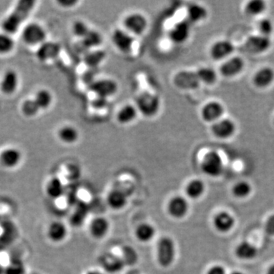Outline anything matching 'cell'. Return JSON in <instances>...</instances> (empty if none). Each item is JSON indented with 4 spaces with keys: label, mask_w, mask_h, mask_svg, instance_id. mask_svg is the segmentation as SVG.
Returning <instances> with one entry per match:
<instances>
[{
    "label": "cell",
    "mask_w": 274,
    "mask_h": 274,
    "mask_svg": "<svg viewBox=\"0 0 274 274\" xmlns=\"http://www.w3.org/2000/svg\"><path fill=\"white\" fill-rule=\"evenodd\" d=\"M35 1L33 0H21L17 3L12 13L3 21V26L5 32L7 34H15L23 22L28 18L34 9Z\"/></svg>",
    "instance_id": "obj_1"
},
{
    "label": "cell",
    "mask_w": 274,
    "mask_h": 274,
    "mask_svg": "<svg viewBox=\"0 0 274 274\" xmlns=\"http://www.w3.org/2000/svg\"><path fill=\"white\" fill-rule=\"evenodd\" d=\"M135 106L139 114L145 117H153L160 110V98L153 92H143L138 95Z\"/></svg>",
    "instance_id": "obj_2"
},
{
    "label": "cell",
    "mask_w": 274,
    "mask_h": 274,
    "mask_svg": "<svg viewBox=\"0 0 274 274\" xmlns=\"http://www.w3.org/2000/svg\"><path fill=\"white\" fill-rule=\"evenodd\" d=\"M200 167L205 175L217 178L223 172V161L219 153L213 150L204 155Z\"/></svg>",
    "instance_id": "obj_3"
},
{
    "label": "cell",
    "mask_w": 274,
    "mask_h": 274,
    "mask_svg": "<svg viewBox=\"0 0 274 274\" xmlns=\"http://www.w3.org/2000/svg\"><path fill=\"white\" fill-rule=\"evenodd\" d=\"M123 29L134 37L143 34L148 28V19L140 12L128 14L123 20Z\"/></svg>",
    "instance_id": "obj_4"
},
{
    "label": "cell",
    "mask_w": 274,
    "mask_h": 274,
    "mask_svg": "<svg viewBox=\"0 0 274 274\" xmlns=\"http://www.w3.org/2000/svg\"><path fill=\"white\" fill-rule=\"evenodd\" d=\"M175 244L171 238L163 237L159 240L157 247L158 262L162 267H168L175 261Z\"/></svg>",
    "instance_id": "obj_5"
},
{
    "label": "cell",
    "mask_w": 274,
    "mask_h": 274,
    "mask_svg": "<svg viewBox=\"0 0 274 274\" xmlns=\"http://www.w3.org/2000/svg\"><path fill=\"white\" fill-rule=\"evenodd\" d=\"M113 45L122 54H130L134 49L135 37L123 28H116L111 34Z\"/></svg>",
    "instance_id": "obj_6"
},
{
    "label": "cell",
    "mask_w": 274,
    "mask_h": 274,
    "mask_svg": "<svg viewBox=\"0 0 274 274\" xmlns=\"http://www.w3.org/2000/svg\"><path fill=\"white\" fill-rule=\"evenodd\" d=\"M90 89L97 97L109 100L117 94L118 85L114 79L104 78L91 83Z\"/></svg>",
    "instance_id": "obj_7"
},
{
    "label": "cell",
    "mask_w": 274,
    "mask_h": 274,
    "mask_svg": "<svg viewBox=\"0 0 274 274\" xmlns=\"http://www.w3.org/2000/svg\"><path fill=\"white\" fill-rule=\"evenodd\" d=\"M192 23L186 18L175 23L168 31V38L175 45H182L187 41L192 33Z\"/></svg>",
    "instance_id": "obj_8"
},
{
    "label": "cell",
    "mask_w": 274,
    "mask_h": 274,
    "mask_svg": "<svg viewBox=\"0 0 274 274\" xmlns=\"http://www.w3.org/2000/svg\"><path fill=\"white\" fill-rule=\"evenodd\" d=\"M175 87L181 90H194L200 86V81L197 77L196 71L181 70L175 73L173 77Z\"/></svg>",
    "instance_id": "obj_9"
},
{
    "label": "cell",
    "mask_w": 274,
    "mask_h": 274,
    "mask_svg": "<svg viewBox=\"0 0 274 274\" xmlns=\"http://www.w3.org/2000/svg\"><path fill=\"white\" fill-rule=\"evenodd\" d=\"M47 33L45 28L37 23H31L24 28L23 31V39L27 45H42L45 42Z\"/></svg>",
    "instance_id": "obj_10"
},
{
    "label": "cell",
    "mask_w": 274,
    "mask_h": 274,
    "mask_svg": "<svg viewBox=\"0 0 274 274\" xmlns=\"http://www.w3.org/2000/svg\"><path fill=\"white\" fill-rule=\"evenodd\" d=\"M271 45V39L270 37L258 34V35L250 36L247 39L245 48L251 54H260L267 52Z\"/></svg>",
    "instance_id": "obj_11"
},
{
    "label": "cell",
    "mask_w": 274,
    "mask_h": 274,
    "mask_svg": "<svg viewBox=\"0 0 274 274\" xmlns=\"http://www.w3.org/2000/svg\"><path fill=\"white\" fill-rule=\"evenodd\" d=\"M223 106L219 101H213L206 103L202 108L200 111V115L202 119L206 123H215L220 120L222 116L223 115Z\"/></svg>",
    "instance_id": "obj_12"
},
{
    "label": "cell",
    "mask_w": 274,
    "mask_h": 274,
    "mask_svg": "<svg viewBox=\"0 0 274 274\" xmlns=\"http://www.w3.org/2000/svg\"><path fill=\"white\" fill-rule=\"evenodd\" d=\"M236 131V123L228 118L220 119L218 121L213 123L211 126L212 134L221 139H228L233 137Z\"/></svg>",
    "instance_id": "obj_13"
},
{
    "label": "cell",
    "mask_w": 274,
    "mask_h": 274,
    "mask_svg": "<svg viewBox=\"0 0 274 274\" xmlns=\"http://www.w3.org/2000/svg\"><path fill=\"white\" fill-rule=\"evenodd\" d=\"M244 59L240 56H233L222 64L220 67V73L225 77H234L244 70Z\"/></svg>",
    "instance_id": "obj_14"
},
{
    "label": "cell",
    "mask_w": 274,
    "mask_h": 274,
    "mask_svg": "<svg viewBox=\"0 0 274 274\" xmlns=\"http://www.w3.org/2000/svg\"><path fill=\"white\" fill-rule=\"evenodd\" d=\"M167 210H168L169 214L174 218H184L188 213V202L184 197L177 196L169 201Z\"/></svg>",
    "instance_id": "obj_15"
},
{
    "label": "cell",
    "mask_w": 274,
    "mask_h": 274,
    "mask_svg": "<svg viewBox=\"0 0 274 274\" xmlns=\"http://www.w3.org/2000/svg\"><path fill=\"white\" fill-rule=\"evenodd\" d=\"M61 52V47L56 42H44L36 52V56L39 60L47 62L56 59Z\"/></svg>",
    "instance_id": "obj_16"
},
{
    "label": "cell",
    "mask_w": 274,
    "mask_h": 274,
    "mask_svg": "<svg viewBox=\"0 0 274 274\" xmlns=\"http://www.w3.org/2000/svg\"><path fill=\"white\" fill-rule=\"evenodd\" d=\"M234 50V45L229 40H221L215 42L211 46L209 54L215 60H221L233 54Z\"/></svg>",
    "instance_id": "obj_17"
},
{
    "label": "cell",
    "mask_w": 274,
    "mask_h": 274,
    "mask_svg": "<svg viewBox=\"0 0 274 274\" xmlns=\"http://www.w3.org/2000/svg\"><path fill=\"white\" fill-rule=\"evenodd\" d=\"M274 82V70L270 67H264L255 73L253 83L255 87L265 89Z\"/></svg>",
    "instance_id": "obj_18"
},
{
    "label": "cell",
    "mask_w": 274,
    "mask_h": 274,
    "mask_svg": "<svg viewBox=\"0 0 274 274\" xmlns=\"http://www.w3.org/2000/svg\"><path fill=\"white\" fill-rule=\"evenodd\" d=\"M102 43L103 37L101 33L94 29H91L86 37L80 40L81 48L85 51V54L91 50L98 49Z\"/></svg>",
    "instance_id": "obj_19"
},
{
    "label": "cell",
    "mask_w": 274,
    "mask_h": 274,
    "mask_svg": "<svg viewBox=\"0 0 274 274\" xmlns=\"http://www.w3.org/2000/svg\"><path fill=\"white\" fill-rule=\"evenodd\" d=\"M138 114L139 111L135 104H126L117 111L116 119L120 124L128 125L135 121Z\"/></svg>",
    "instance_id": "obj_20"
},
{
    "label": "cell",
    "mask_w": 274,
    "mask_h": 274,
    "mask_svg": "<svg viewBox=\"0 0 274 274\" xmlns=\"http://www.w3.org/2000/svg\"><path fill=\"white\" fill-rule=\"evenodd\" d=\"M21 160V153L15 148L6 149L0 154V163L7 168L16 167Z\"/></svg>",
    "instance_id": "obj_21"
},
{
    "label": "cell",
    "mask_w": 274,
    "mask_h": 274,
    "mask_svg": "<svg viewBox=\"0 0 274 274\" xmlns=\"http://www.w3.org/2000/svg\"><path fill=\"white\" fill-rule=\"evenodd\" d=\"M236 220L228 212H220L214 219V227L219 233H226L234 227Z\"/></svg>",
    "instance_id": "obj_22"
},
{
    "label": "cell",
    "mask_w": 274,
    "mask_h": 274,
    "mask_svg": "<svg viewBox=\"0 0 274 274\" xmlns=\"http://www.w3.org/2000/svg\"><path fill=\"white\" fill-rule=\"evenodd\" d=\"M208 16V11L206 7L197 3H192L187 6V19L192 24L201 23Z\"/></svg>",
    "instance_id": "obj_23"
},
{
    "label": "cell",
    "mask_w": 274,
    "mask_h": 274,
    "mask_svg": "<svg viewBox=\"0 0 274 274\" xmlns=\"http://www.w3.org/2000/svg\"><path fill=\"white\" fill-rule=\"evenodd\" d=\"M106 56L107 54L106 51L101 48H98V49L91 50L83 55V61L88 67L96 68L106 60Z\"/></svg>",
    "instance_id": "obj_24"
},
{
    "label": "cell",
    "mask_w": 274,
    "mask_h": 274,
    "mask_svg": "<svg viewBox=\"0 0 274 274\" xmlns=\"http://www.w3.org/2000/svg\"><path fill=\"white\" fill-rule=\"evenodd\" d=\"M18 84V77L17 73L13 70L6 72L2 79L0 89L6 95H10L16 90Z\"/></svg>",
    "instance_id": "obj_25"
},
{
    "label": "cell",
    "mask_w": 274,
    "mask_h": 274,
    "mask_svg": "<svg viewBox=\"0 0 274 274\" xmlns=\"http://www.w3.org/2000/svg\"><path fill=\"white\" fill-rule=\"evenodd\" d=\"M57 137L64 143L71 145L76 143L79 140L80 134L75 127L66 125L59 128L57 132Z\"/></svg>",
    "instance_id": "obj_26"
},
{
    "label": "cell",
    "mask_w": 274,
    "mask_h": 274,
    "mask_svg": "<svg viewBox=\"0 0 274 274\" xmlns=\"http://www.w3.org/2000/svg\"><path fill=\"white\" fill-rule=\"evenodd\" d=\"M67 228L64 223L60 222H54L49 225L48 230V236L52 242L59 243L67 238Z\"/></svg>",
    "instance_id": "obj_27"
},
{
    "label": "cell",
    "mask_w": 274,
    "mask_h": 274,
    "mask_svg": "<svg viewBox=\"0 0 274 274\" xmlns=\"http://www.w3.org/2000/svg\"><path fill=\"white\" fill-rule=\"evenodd\" d=\"M110 225L109 221L104 218H96L92 221L90 225L92 236L95 239H102L109 233Z\"/></svg>",
    "instance_id": "obj_28"
},
{
    "label": "cell",
    "mask_w": 274,
    "mask_h": 274,
    "mask_svg": "<svg viewBox=\"0 0 274 274\" xmlns=\"http://www.w3.org/2000/svg\"><path fill=\"white\" fill-rule=\"evenodd\" d=\"M236 257L241 260H252L258 255V249L252 244L243 242L239 244L235 250Z\"/></svg>",
    "instance_id": "obj_29"
},
{
    "label": "cell",
    "mask_w": 274,
    "mask_h": 274,
    "mask_svg": "<svg viewBox=\"0 0 274 274\" xmlns=\"http://www.w3.org/2000/svg\"><path fill=\"white\" fill-rule=\"evenodd\" d=\"M108 203L114 209H120L126 206L128 197L126 194L118 190L112 191L108 197Z\"/></svg>",
    "instance_id": "obj_30"
},
{
    "label": "cell",
    "mask_w": 274,
    "mask_h": 274,
    "mask_svg": "<svg viewBox=\"0 0 274 274\" xmlns=\"http://www.w3.org/2000/svg\"><path fill=\"white\" fill-rule=\"evenodd\" d=\"M156 236V229L153 225L148 223L141 224L136 230V236L141 242H149Z\"/></svg>",
    "instance_id": "obj_31"
},
{
    "label": "cell",
    "mask_w": 274,
    "mask_h": 274,
    "mask_svg": "<svg viewBox=\"0 0 274 274\" xmlns=\"http://www.w3.org/2000/svg\"><path fill=\"white\" fill-rule=\"evenodd\" d=\"M197 77L201 83L206 85L214 84L217 80V73L209 67H202L196 71Z\"/></svg>",
    "instance_id": "obj_32"
},
{
    "label": "cell",
    "mask_w": 274,
    "mask_h": 274,
    "mask_svg": "<svg viewBox=\"0 0 274 274\" xmlns=\"http://www.w3.org/2000/svg\"><path fill=\"white\" fill-rule=\"evenodd\" d=\"M204 192L205 184L201 180H192L186 187V194L192 199L200 198Z\"/></svg>",
    "instance_id": "obj_33"
},
{
    "label": "cell",
    "mask_w": 274,
    "mask_h": 274,
    "mask_svg": "<svg viewBox=\"0 0 274 274\" xmlns=\"http://www.w3.org/2000/svg\"><path fill=\"white\" fill-rule=\"evenodd\" d=\"M34 100L40 110L48 109L52 104V94L46 89H41L36 93Z\"/></svg>",
    "instance_id": "obj_34"
},
{
    "label": "cell",
    "mask_w": 274,
    "mask_h": 274,
    "mask_svg": "<svg viewBox=\"0 0 274 274\" xmlns=\"http://www.w3.org/2000/svg\"><path fill=\"white\" fill-rule=\"evenodd\" d=\"M46 192L48 195L53 199H57L64 194V187L60 180L54 178L50 180L47 184Z\"/></svg>",
    "instance_id": "obj_35"
},
{
    "label": "cell",
    "mask_w": 274,
    "mask_h": 274,
    "mask_svg": "<svg viewBox=\"0 0 274 274\" xmlns=\"http://www.w3.org/2000/svg\"><path fill=\"white\" fill-rule=\"evenodd\" d=\"M267 8L266 3L263 0H250L245 5V11L250 16L261 15Z\"/></svg>",
    "instance_id": "obj_36"
},
{
    "label": "cell",
    "mask_w": 274,
    "mask_h": 274,
    "mask_svg": "<svg viewBox=\"0 0 274 274\" xmlns=\"http://www.w3.org/2000/svg\"><path fill=\"white\" fill-rule=\"evenodd\" d=\"M251 191V185L247 181H239L235 184L233 188V194L238 198H245L248 197Z\"/></svg>",
    "instance_id": "obj_37"
},
{
    "label": "cell",
    "mask_w": 274,
    "mask_h": 274,
    "mask_svg": "<svg viewBox=\"0 0 274 274\" xmlns=\"http://www.w3.org/2000/svg\"><path fill=\"white\" fill-rule=\"evenodd\" d=\"M91 28L88 26L87 23H85L82 20H77L75 21L72 26V32L76 37L82 40L83 37H86V34L91 31Z\"/></svg>",
    "instance_id": "obj_38"
},
{
    "label": "cell",
    "mask_w": 274,
    "mask_h": 274,
    "mask_svg": "<svg viewBox=\"0 0 274 274\" xmlns=\"http://www.w3.org/2000/svg\"><path fill=\"white\" fill-rule=\"evenodd\" d=\"M22 111L25 115L28 116V117H33V116H35L40 110L33 98V99L26 100L23 102V106H22Z\"/></svg>",
    "instance_id": "obj_39"
},
{
    "label": "cell",
    "mask_w": 274,
    "mask_h": 274,
    "mask_svg": "<svg viewBox=\"0 0 274 274\" xmlns=\"http://www.w3.org/2000/svg\"><path fill=\"white\" fill-rule=\"evenodd\" d=\"M13 48V39L8 34H0V54H7Z\"/></svg>",
    "instance_id": "obj_40"
},
{
    "label": "cell",
    "mask_w": 274,
    "mask_h": 274,
    "mask_svg": "<svg viewBox=\"0 0 274 274\" xmlns=\"http://www.w3.org/2000/svg\"><path fill=\"white\" fill-rule=\"evenodd\" d=\"M274 26L273 22L269 18H264L261 19L258 23V30H259L260 34L270 37V34L273 33Z\"/></svg>",
    "instance_id": "obj_41"
},
{
    "label": "cell",
    "mask_w": 274,
    "mask_h": 274,
    "mask_svg": "<svg viewBox=\"0 0 274 274\" xmlns=\"http://www.w3.org/2000/svg\"><path fill=\"white\" fill-rule=\"evenodd\" d=\"M25 266L20 261H13L5 268L4 274H24Z\"/></svg>",
    "instance_id": "obj_42"
},
{
    "label": "cell",
    "mask_w": 274,
    "mask_h": 274,
    "mask_svg": "<svg viewBox=\"0 0 274 274\" xmlns=\"http://www.w3.org/2000/svg\"><path fill=\"white\" fill-rule=\"evenodd\" d=\"M123 265V261H120L118 258H110L109 260L106 261V267H107V270L111 272H117L122 268Z\"/></svg>",
    "instance_id": "obj_43"
},
{
    "label": "cell",
    "mask_w": 274,
    "mask_h": 274,
    "mask_svg": "<svg viewBox=\"0 0 274 274\" xmlns=\"http://www.w3.org/2000/svg\"><path fill=\"white\" fill-rule=\"evenodd\" d=\"M86 206H82L78 209V210L75 213L74 215L72 217V222L75 225H79L82 224L85 217H86Z\"/></svg>",
    "instance_id": "obj_44"
},
{
    "label": "cell",
    "mask_w": 274,
    "mask_h": 274,
    "mask_svg": "<svg viewBox=\"0 0 274 274\" xmlns=\"http://www.w3.org/2000/svg\"><path fill=\"white\" fill-rule=\"evenodd\" d=\"M108 103H109V100L96 96L95 99L92 100L91 106L93 109L100 110L106 109L107 107Z\"/></svg>",
    "instance_id": "obj_45"
},
{
    "label": "cell",
    "mask_w": 274,
    "mask_h": 274,
    "mask_svg": "<svg viewBox=\"0 0 274 274\" xmlns=\"http://www.w3.org/2000/svg\"><path fill=\"white\" fill-rule=\"evenodd\" d=\"M124 258L128 264H132L137 261V255L134 249L127 247L124 250Z\"/></svg>",
    "instance_id": "obj_46"
},
{
    "label": "cell",
    "mask_w": 274,
    "mask_h": 274,
    "mask_svg": "<svg viewBox=\"0 0 274 274\" xmlns=\"http://www.w3.org/2000/svg\"><path fill=\"white\" fill-rule=\"evenodd\" d=\"M265 231L269 236H274V214L266 221Z\"/></svg>",
    "instance_id": "obj_47"
},
{
    "label": "cell",
    "mask_w": 274,
    "mask_h": 274,
    "mask_svg": "<svg viewBox=\"0 0 274 274\" xmlns=\"http://www.w3.org/2000/svg\"><path fill=\"white\" fill-rule=\"evenodd\" d=\"M56 3L61 7L66 8V9H70V8L75 7L79 3V0H57Z\"/></svg>",
    "instance_id": "obj_48"
},
{
    "label": "cell",
    "mask_w": 274,
    "mask_h": 274,
    "mask_svg": "<svg viewBox=\"0 0 274 274\" xmlns=\"http://www.w3.org/2000/svg\"><path fill=\"white\" fill-rule=\"evenodd\" d=\"M206 274H226V272L222 266L215 265L211 267Z\"/></svg>",
    "instance_id": "obj_49"
},
{
    "label": "cell",
    "mask_w": 274,
    "mask_h": 274,
    "mask_svg": "<svg viewBox=\"0 0 274 274\" xmlns=\"http://www.w3.org/2000/svg\"><path fill=\"white\" fill-rule=\"evenodd\" d=\"M267 274H274V264L269 267L267 271Z\"/></svg>",
    "instance_id": "obj_50"
},
{
    "label": "cell",
    "mask_w": 274,
    "mask_h": 274,
    "mask_svg": "<svg viewBox=\"0 0 274 274\" xmlns=\"http://www.w3.org/2000/svg\"><path fill=\"white\" fill-rule=\"evenodd\" d=\"M87 274H104L102 273H101V272L99 271H95V270H93V271H90Z\"/></svg>",
    "instance_id": "obj_51"
},
{
    "label": "cell",
    "mask_w": 274,
    "mask_h": 274,
    "mask_svg": "<svg viewBox=\"0 0 274 274\" xmlns=\"http://www.w3.org/2000/svg\"><path fill=\"white\" fill-rule=\"evenodd\" d=\"M5 269L2 267L1 264H0V274H4Z\"/></svg>",
    "instance_id": "obj_52"
},
{
    "label": "cell",
    "mask_w": 274,
    "mask_h": 274,
    "mask_svg": "<svg viewBox=\"0 0 274 274\" xmlns=\"http://www.w3.org/2000/svg\"><path fill=\"white\" fill-rule=\"evenodd\" d=\"M231 274H245V273H242V272H240V271H235V272H233V273H231Z\"/></svg>",
    "instance_id": "obj_53"
},
{
    "label": "cell",
    "mask_w": 274,
    "mask_h": 274,
    "mask_svg": "<svg viewBox=\"0 0 274 274\" xmlns=\"http://www.w3.org/2000/svg\"><path fill=\"white\" fill-rule=\"evenodd\" d=\"M273 124H274V119H273Z\"/></svg>",
    "instance_id": "obj_54"
}]
</instances>
